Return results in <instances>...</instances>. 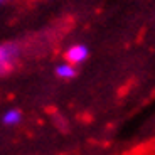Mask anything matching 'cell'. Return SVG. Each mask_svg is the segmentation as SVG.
I'll return each instance as SVG.
<instances>
[{"mask_svg":"<svg viewBox=\"0 0 155 155\" xmlns=\"http://www.w3.org/2000/svg\"><path fill=\"white\" fill-rule=\"evenodd\" d=\"M19 58H20V47L15 42L0 44V76H5L15 66Z\"/></svg>","mask_w":155,"mask_h":155,"instance_id":"cell-1","label":"cell"},{"mask_svg":"<svg viewBox=\"0 0 155 155\" xmlns=\"http://www.w3.org/2000/svg\"><path fill=\"white\" fill-rule=\"evenodd\" d=\"M88 47L83 46V44H74L69 49L66 51V62L76 66V64H81L88 59Z\"/></svg>","mask_w":155,"mask_h":155,"instance_id":"cell-2","label":"cell"},{"mask_svg":"<svg viewBox=\"0 0 155 155\" xmlns=\"http://www.w3.org/2000/svg\"><path fill=\"white\" fill-rule=\"evenodd\" d=\"M2 121H4V125H7V127H15V125H19L20 121H22V113L15 108H10L2 115Z\"/></svg>","mask_w":155,"mask_h":155,"instance_id":"cell-3","label":"cell"},{"mask_svg":"<svg viewBox=\"0 0 155 155\" xmlns=\"http://www.w3.org/2000/svg\"><path fill=\"white\" fill-rule=\"evenodd\" d=\"M56 74H58L61 79H71V78L76 76V66L69 64V62H62L56 68Z\"/></svg>","mask_w":155,"mask_h":155,"instance_id":"cell-4","label":"cell"},{"mask_svg":"<svg viewBox=\"0 0 155 155\" xmlns=\"http://www.w3.org/2000/svg\"><path fill=\"white\" fill-rule=\"evenodd\" d=\"M2 2H5V0H0V4H2Z\"/></svg>","mask_w":155,"mask_h":155,"instance_id":"cell-5","label":"cell"}]
</instances>
